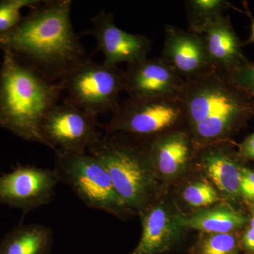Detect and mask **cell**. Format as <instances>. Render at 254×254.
I'll return each mask as SVG.
<instances>
[{"instance_id": "6da1fadb", "label": "cell", "mask_w": 254, "mask_h": 254, "mask_svg": "<svg viewBox=\"0 0 254 254\" xmlns=\"http://www.w3.org/2000/svg\"><path fill=\"white\" fill-rule=\"evenodd\" d=\"M71 0H43L14 29L0 34V49L52 81L60 82L91 57L71 23Z\"/></svg>"}, {"instance_id": "7a4b0ae2", "label": "cell", "mask_w": 254, "mask_h": 254, "mask_svg": "<svg viewBox=\"0 0 254 254\" xmlns=\"http://www.w3.org/2000/svg\"><path fill=\"white\" fill-rule=\"evenodd\" d=\"M178 99L194 143L221 140L254 116V98L214 68L185 80Z\"/></svg>"}, {"instance_id": "3957f363", "label": "cell", "mask_w": 254, "mask_h": 254, "mask_svg": "<svg viewBox=\"0 0 254 254\" xmlns=\"http://www.w3.org/2000/svg\"><path fill=\"white\" fill-rule=\"evenodd\" d=\"M0 68V127L25 141L48 146L42 123L58 104L64 91L60 82L50 81L25 64L11 52L3 51Z\"/></svg>"}, {"instance_id": "277c9868", "label": "cell", "mask_w": 254, "mask_h": 254, "mask_svg": "<svg viewBox=\"0 0 254 254\" xmlns=\"http://www.w3.org/2000/svg\"><path fill=\"white\" fill-rule=\"evenodd\" d=\"M141 138L117 133L106 134L88 149L103 165L120 196L131 210L141 211L153 190L149 147Z\"/></svg>"}, {"instance_id": "5b68a950", "label": "cell", "mask_w": 254, "mask_h": 254, "mask_svg": "<svg viewBox=\"0 0 254 254\" xmlns=\"http://www.w3.org/2000/svg\"><path fill=\"white\" fill-rule=\"evenodd\" d=\"M55 153L54 170L59 182L71 187L88 208L117 215L132 210L118 194L109 175L94 157L60 150Z\"/></svg>"}, {"instance_id": "8992f818", "label": "cell", "mask_w": 254, "mask_h": 254, "mask_svg": "<svg viewBox=\"0 0 254 254\" xmlns=\"http://www.w3.org/2000/svg\"><path fill=\"white\" fill-rule=\"evenodd\" d=\"M124 78L125 71L118 66L95 63L90 58L60 83L68 94L64 100L98 116L118 108Z\"/></svg>"}, {"instance_id": "52a82bcc", "label": "cell", "mask_w": 254, "mask_h": 254, "mask_svg": "<svg viewBox=\"0 0 254 254\" xmlns=\"http://www.w3.org/2000/svg\"><path fill=\"white\" fill-rule=\"evenodd\" d=\"M185 124L183 108L175 99H137L128 97L119 105L104 128L106 134L156 138Z\"/></svg>"}, {"instance_id": "ba28073f", "label": "cell", "mask_w": 254, "mask_h": 254, "mask_svg": "<svg viewBox=\"0 0 254 254\" xmlns=\"http://www.w3.org/2000/svg\"><path fill=\"white\" fill-rule=\"evenodd\" d=\"M98 127V116L64 100L46 115L41 132L48 148L55 152L86 154L102 138Z\"/></svg>"}, {"instance_id": "9c48e42d", "label": "cell", "mask_w": 254, "mask_h": 254, "mask_svg": "<svg viewBox=\"0 0 254 254\" xmlns=\"http://www.w3.org/2000/svg\"><path fill=\"white\" fill-rule=\"evenodd\" d=\"M58 182L54 169L18 165L0 176V203L26 215L53 201Z\"/></svg>"}, {"instance_id": "30bf717a", "label": "cell", "mask_w": 254, "mask_h": 254, "mask_svg": "<svg viewBox=\"0 0 254 254\" xmlns=\"http://www.w3.org/2000/svg\"><path fill=\"white\" fill-rule=\"evenodd\" d=\"M185 81L161 57L145 58L127 66L124 91L137 99H175Z\"/></svg>"}, {"instance_id": "8fae6325", "label": "cell", "mask_w": 254, "mask_h": 254, "mask_svg": "<svg viewBox=\"0 0 254 254\" xmlns=\"http://www.w3.org/2000/svg\"><path fill=\"white\" fill-rule=\"evenodd\" d=\"M91 21L93 29L83 34L94 37L97 50L104 55L105 64L118 66L120 63L130 64L147 58L151 50L148 37L123 31L115 24L113 15L105 11H100Z\"/></svg>"}, {"instance_id": "7c38bea8", "label": "cell", "mask_w": 254, "mask_h": 254, "mask_svg": "<svg viewBox=\"0 0 254 254\" xmlns=\"http://www.w3.org/2000/svg\"><path fill=\"white\" fill-rule=\"evenodd\" d=\"M161 58L185 80L190 79L211 68L204 38L190 31L166 25Z\"/></svg>"}, {"instance_id": "4fadbf2b", "label": "cell", "mask_w": 254, "mask_h": 254, "mask_svg": "<svg viewBox=\"0 0 254 254\" xmlns=\"http://www.w3.org/2000/svg\"><path fill=\"white\" fill-rule=\"evenodd\" d=\"M203 36L212 68L227 73L248 63L229 16H222Z\"/></svg>"}, {"instance_id": "5bb4252c", "label": "cell", "mask_w": 254, "mask_h": 254, "mask_svg": "<svg viewBox=\"0 0 254 254\" xmlns=\"http://www.w3.org/2000/svg\"><path fill=\"white\" fill-rule=\"evenodd\" d=\"M193 144L190 133L181 128L166 132L148 144L152 163L164 175H177L188 165Z\"/></svg>"}, {"instance_id": "9a60e30c", "label": "cell", "mask_w": 254, "mask_h": 254, "mask_svg": "<svg viewBox=\"0 0 254 254\" xmlns=\"http://www.w3.org/2000/svg\"><path fill=\"white\" fill-rule=\"evenodd\" d=\"M141 213V240L131 254H158L168 250L180 237L182 229L176 215L158 205L144 208Z\"/></svg>"}, {"instance_id": "2e32d148", "label": "cell", "mask_w": 254, "mask_h": 254, "mask_svg": "<svg viewBox=\"0 0 254 254\" xmlns=\"http://www.w3.org/2000/svg\"><path fill=\"white\" fill-rule=\"evenodd\" d=\"M51 228L38 224H18L0 241V254H50Z\"/></svg>"}, {"instance_id": "e0dca14e", "label": "cell", "mask_w": 254, "mask_h": 254, "mask_svg": "<svg viewBox=\"0 0 254 254\" xmlns=\"http://www.w3.org/2000/svg\"><path fill=\"white\" fill-rule=\"evenodd\" d=\"M205 171L215 186L225 194H240V166L221 148L208 147L202 154Z\"/></svg>"}, {"instance_id": "ac0fdd59", "label": "cell", "mask_w": 254, "mask_h": 254, "mask_svg": "<svg viewBox=\"0 0 254 254\" xmlns=\"http://www.w3.org/2000/svg\"><path fill=\"white\" fill-rule=\"evenodd\" d=\"M181 228L189 227L210 234L230 233L245 225V215L229 207L202 210L190 216L176 215Z\"/></svg>"}, {"instance_id": "d6986e66", "label": "cell", "mask_w": 254, "mask_h": 254, "mask_svg": "<svg viewBox=\"0 0 254 254\" xmlns=\"http://www.w3.org/2000/svg\"><path fill=\"white\" fill-rule=\"evenodd\" d=\"M185 4L190 31L199 35L204 34L231 6L225 0H187Z\"/></svg>"}, {"instance_id": "ffe728a7", "label": "cell", "mask_w": 254, "mask_h": 254, "mask_svg": "<svg viewBox=\"0 0 254 254\" xmlns=\"http://www.w3.org/2000/svg\"><path fill=\"white\" fill-rule=\"evenodd\" d=\"M43 0H2L0 1V34L7 33L19 24L22 20L23 8L36 7Z\"/></svg>"}, {"instance_id": "44dd1931", "label": "cell", "mask_w": 254, "mask_h": 254, "mask_svg": "<svg viewBox=\"0 0 254 254\" xmlns=\"http://www.w3.org/2000/svg\"><path fill=\"white\" fill-rule=\"evenodd\" d=\"M198 254H237L236 238L231 233L210 234L200 241Z\"/></svg>"}, {"instance_id": "7402d4cb", "label": "cell", "mask_w": 254, "mask_h": 254, "mask_svg": "<svg viewBox=\"0 0 254 254\" xmlns=\"http://www.w3.org/2000/svg\"><path fill=\"white\" fill-rule=\"evenodd\" d=\"M183 197L191 206L204 207L219 200L218 193L211 185L205 182H198L190 185L183 192Z\"/></svg>"}, {"instance_id": "603a6c76", "label": "cell", "mask_w": 254, "mask_h": 254, "mask_svg": "<svg viewBox=\"0 0 254 254\" xmlns=\"http://www.w3.org/2000/svg\"><path fill=\"white\" fill-rule=\"evenodd\" d=\"M225 74L240 89L254 98V63L249 61Z\"/></svg>"}, {"instance_id": "cb8c5ba5", "label": "cell", "mask_w": 254, "mask_h": 254, "mask_svg": "<svg viewBox=\"0 0 254 254\" xmlns=\"http://www.w3.org/2000/svg\"><path fill=\"white\" fill-rule=\"evenodd\" d=\"M241 153L246 158L254 160V132L241 145Z\"/></svg>"}, {"instance_id": "d4e9b609", "label": "cell", "mask_w": 254, "mask_h": 254, "mask_svg": "<svg viewBox=\"0 0 254 254\" xmlns=\"http://www.w3.org/2000/svg\"><path fill=\"white\" fill-rule=\"evenodd\" d=\"M243 245L246 250L254 253V228L250 227L244 235Z\"/></svg>"}, {"instance_id": "484cf974", "label": "cell", "mask_w": 254, "mask_h": 254, "mask_svg": "<svg viewBox=\"0 0 254 254\" xmlns=\"http://www.w3.org/2000/svg\"><path fill=\"white\" fill-rule=\"evenodd\" d=\"M240 192L248 199L254 200V184L241 181Z\"/></svg>"}, {"instance_id": "4316f807", "label": "cell", "mask_w": 254, "mask_h": 254, "mask_svg": "<svg viewBox=\"0 0 254 254\" xmlns=\"http://www.w3.org/2000/svg\"><path fill=\"white\" fill-rule=\"evenodd\" d=\"M241 181L254 184V172L250 169L240 167Z\"/></svg>"}, {"instance_id": "83f0119b", "label": "cell", "mask_w": 254, "mask_h": 254, "mask_svg": "<svg viewBox=\"0 0 254 254\" xmlns=\"http://www.w3.org/2000/svg\"><path fill=\"white\" fill-rule=\"evenodd\" d=\"M251 36L250 39L247 41V43H254V18H252V23H251Z\"/></svg>"}, {"instance_id": "f1b7e54d", "label": "cell", "mask_w": 254, "mask_h": 254, "mask_svg": "<svg viewBox=\"0 0 254 254\" xmlns=\"http://www.w3.org/2000/svg\"><path fill=\"white\" fill-rule=\"evenodd\" d=\"M251 227L254 228V206L253 208V211H252V220H251Z\"/></svg>"}]
</instances>
